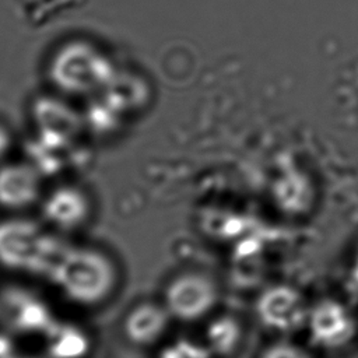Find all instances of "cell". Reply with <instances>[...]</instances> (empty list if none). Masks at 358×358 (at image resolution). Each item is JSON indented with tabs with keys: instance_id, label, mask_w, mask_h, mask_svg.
<instances>
[{
	"instance_id": "obj_15",
	"label": "cell",
	"mask_w": 358,
	"mask_h": 358,
	"mask_svg": "<svg viewBox=\"0 0 358 358\" xmlns=\"http://www.w3.org/2000/svg\"><path fill=\"white\" fill-rule=\"evenodd\" d=\"M169 358H208V352L201 347L182 343L171 352Z\"/></svg>"
},
{
	"instance_id": "obj_6",
	"label": "cell",
	"mask_w": 358,
	"mask_h": 358,
	"mask_svg": "<svg viewBox=\"0 0 358 358\" xmlns=\"http://www.w3.org/2000/svg\"><path fill=\"white\" fill-rule=\"evenodd\" d=\"M257 315L266 326L280 331L296 330L308 316L302 295L287 285L266 289L257 301Z\"/></svg>"
},
{
	"instance_id": "obj_3",
	"label": "cell",
	"mask_w": 358,
	"mask_h": 358,
	"mask_svg": "<svg viewBox=\"0 0 358 358\" xmlns=\"http://www.w3.org/2000/svg\"><path fill=\"white\" fill-rule=\"evenodd\" d=\"M63 248L32 221L0 224V263L10 268L48 275Z\"/></svg>"
},
{
	"instance_id": "obj_8",
	"label": "cell",
	"mask_w": 358,
	"mask_h": 358,
	"mask_svg": "<svg viewBox=\"0 0 358 358\" xmlns=\"http://www.w3.org/2000/svg\"><path fill=\"white\" fill-rule=\"evenodd\" d=\"M42 214L50 224L63 229H71L87 220L90 201L81 189L63 185L53 189L43 199Z\"/></svg>"
},
{
	"instance_id": "obj_7",
	"label": "cell",
	"mask_w": 358,
	"mask_h": 358,
	"mask_svg": "<svg viewBox=\"0 0 358 358\" xmlns=\"http://www.w3.org/2000/svg\"><path fill=\"white\" fill-rule=\"evenodd\" d=\"M312 340L323 347H338L354 336V322L338 302L326 299L308 315Z\"/></svg>"
},
{
	"instance_id": "obj_16",
	"label": "cell",
	"mask_w": 358,
	"mask_h": 358,
	"mask_svg": "<svg viewBox=\"0 0 358 358\" xmlns=\"http://www.w3.org/2000/svg\"><path fill=\"white\" fill-rule=\"evenodd\" d=\"M11 144L13 137L10 130L3 123H0V164L7 159V154L11 148Z\"/></svg>"
},
{
	"instance_id": "obj_13",
	"label": "cell",
	"mask_w": 358,
	"mask_h": 358,
	"mask_svg": "<svg viewBox=\"0 0 358 358\" xmlns=\"http://www.w3.org/2000/svg\"><path fill=\"white\" fill-rule=\"evenodd\" d=\"M46 322H48V313L45 312L43 306L36 302L25 305L17 317V324L25 330L42 329L46 326Z\"/></svg>"
},
{
	"instance_id": "obj_4",
	"label": "cell",
	"mask_w": 358,
	"mask_h": 358,
	"mask_svg": "<svg viewBox=\"0 0 358 358\" xmlns=\"http://www.w3.org/2000/svg\"><path fill=\"white\" fill-rule=\"evenodd\" d=\"M217 302L214 282L200 274L175 278L165 291V308L169 315L192 322L203 317Z\"/></svg>"
},
{
	"instance_id": "obj_10",
	"label": "cell",
	"mask_w": 358,
	"mask_h": 358,
	"mask_svg": "<svg viewBox=\"0 0 358 358\" xmlns=\"http://www.w3.org/2000/svg\"><path fill=\"white\" fill-rule=\"evenodd\" d=\"M168 310L152 303H143L134 308L124 320V334L138 345L157 341L168 326Z\"/></svg>"
},
{
	"instance_id": "obj_1",
	"label": "cell",
	"mask_w": 358,
	"mask_h": 358,
	"mask_svg": "<svg viewBox=\"0 0 358 358\" xmlns=\"http://www.w3.org/2000/svg\"><path fill=\"white\" fill-rule=\"evenodd\" d=\"M48 277L73 301L95 303L112 289L113 266L99 252L64 246L52 266Z\"/></svg>"
},
{
	"instance_id": "obj_2",
	"label": "cell",
	"mask_w": 358,
	"mask_h": 358,
	"mask_svg": "<svg viewBox=\"0 0 358 358\" xmlns=\"http://www.w3.org/2000/svg\"><path fill=\"white\" fill-rule=\"evenodd\" d=\"M49 70L56 87L71 95L103 90L116 74L110 59L87 42L66 43L55 53Z\"/></svg>"
},
{
	"instance_id": "obj_17",
	"label": "cell",
	"mask_w": 358,
	"mask_h": 358,
	"mask_svg": "<svg viewBox=\"0 0 358 358\" xmlns=\"http://www.w3.org/2000/svg\"><path fill=\"white\" fill-rule=\"evenodd\" d=\"M7 357V343L0 338V358Z\"/></svg>"
},
{
	"instance_id": "obj_18",
	"label": "cell",
	"mask_w": 358,
	"mask_h": 358,
	"mask_svg": "<svg viewBox=\"0 0 358 358\" xmlns=\"http://www.w3.org/2000/svg\"><path fill=\"white\" fill-rule=\"evenodd\" d=\"M354 278H355V281L358 282V262H357V264H355V267H354Z\"/></svg>"
},
{
	"instance_id": "obj_9",
	"label": "cell",
	"mask_w": 358,
	"mask_h": 358,
	"mask_svg": "<svg viewBox=\"0 0 358 358\" xmlns=\"http://www.w3.org/2000/svg\"><path fill=\"white\" fill-rule=\"evenodd\" d=\"M34 120L41 136L70 141L80 127L77 112L59 99H43L35 106Z\"/></svg>"
},
{
	"instance_id": "obj_5",
	"label": "cell",
	"mask_w": 358,
	"mask_h": 358,
	"mask_svg": "<svg viewBox=\"0 0 358 358\" xmlns=\"http://www.w3.org/2000/svg\"><path fill=\"white\" fill-rule=\"evenodd\" d=\"M42 173L29 161L0 164V206L21 210L32 206L42 193Z\"/></svg>"
},
{
	"instance_id": "obj_11",
	"label": "cell",
	"mask_w": 358,
	"mask_h": 358,
	"mask_svg": "<svg viewBox=\"0 0 358 358\" xmlns=\"http://www.w3.org/2000/svg\"><path fill=\"white\" fill-rule=\"evenodd\" d=\"M87 348L85 336L71 326H57L49 333V351L53 358H80Z\"/></svg>"
},
{
	"instance_id": "obj_12",
	"label": "cell",
	"mask_w": 358,
	"mask_h": 358,
	"mask_svg": "<svg viewBox=\"0 0 358 358\" xmlns=\"http://www.w3.org/2000/svg\"><path fill=\"white\" fill-rule=\"evenodd\" d=\"M211 347L221 354L229 352L239 338V329L235 320L222 317L215 320L207 333Z\"/></svg>"
},
{
	"instance_id": "obj_14",
	"label": "cell",
	"mask_w": 358,
	"mask_h": 358,
	"mask_svg": "<svg viewBox=\"0 0 358 358\" xmlns=\"http://www.w3.org/2000/svg\"><path fill=\"white\" fill-rule=\"evenodd\" d=\"M263 358H309V357L296 347H292L288 344H280L267 350Z\"/></svg>"
}]
</instances>
